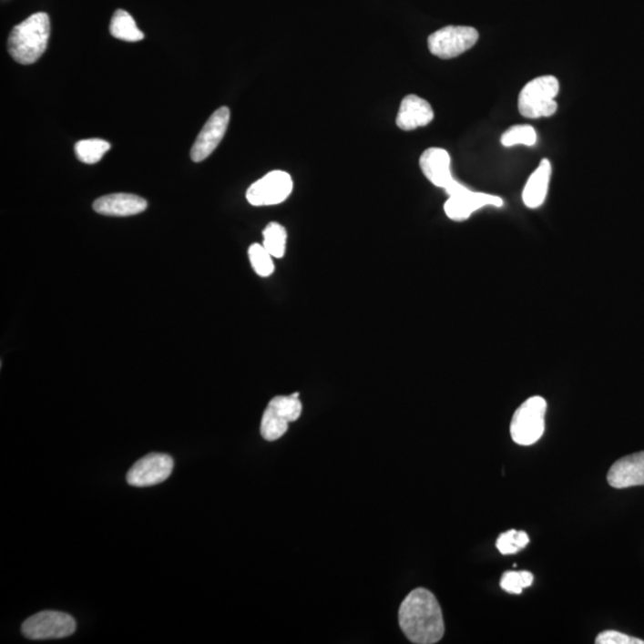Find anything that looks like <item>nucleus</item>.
Masks as SVG:
<instances>
[{
    "mask_svg": "<svg viewBox=\"0 0 644 644\" xmlns=\"http://www.w3.org/2000/svg\"><path fill=\"white\" fill-rule=\"evenodd\" d=\"M560 91L557 77L543 76L532 79L520 91L518 110L526 118H550L557 111L555 98Z\"/></svg>",
    "mask_w": 644,
    "mask_h": 644,
    "instance_id": "3",
    "label": "nucleus"
},
{
    "mask_svg": "<svg viewBox=\"0 0 644 644\" xmlns=\"http://www.w3.org/2000/svg\"><path fill=\"white\" fill-rule=\"evenodd\" d=\"M76 629V620L68 613L42 611L23 623L22 632L30 639H53L68 638Z\"/></svg>",
    "mask_w": 644,
    "mask_h": 644,
    "instance_id": "8",
    "label": "nucleus"
},
{
    "mask_svg": "<svg viewBox=\"0 0 644 644\" xmlns=\"http://www.w3.org/2000/svg\"><path fill=\"white\" fill-rule=\"evenodd\" d=\"M172 457L165 454H149L142 457L130 468L127 474V481L134 487H149L161 484L172 474Z\"/></svg>",
    "mask_w": 644,
    "mask_h": 644,
    "instance_id": "10",
    "label": "nucleus"
},
{
    "mask_svg": "<svg viewBox=\"0 0 644 644\" xmlns=\"http://www.w3.org/2000/svg\"><path fill=\"white\" fill-rule=\"evenodd\" d=\"M148 200L133 194H111L94 202L96 213L106 216H133L148 210Z\"/></svg>",
    "mask_w": 644,
    "mask_h": 644,
    "instance_id": "15",
    "label": "nucleus"
},
{
    "mask_svg": "<svg viewBox=\"0 0 644 644\" xmlns=\"http://www.w3.org/2000/svg\"><path fill=\"white\" fill-rule=\"evenodd\" d=\"M434 113L431 104L419 96L408 95L401 102L396 125L400 129L414 130L426 127L434 121Z\"/></svg>",
    "mask_w": 644,
    "mask_h": 644,
    "instance_id": "14",
    "label": "nucleus"
},
{
    "mask_svg": "<svg viewBox=\"0 0 644 644\" xmlns=\"http://www.w3.org/2000/svg\"><path fill=\"white\" fill-rule=\"evenodd\" d=\"M109 149V142L104 141L102 138H87V140L77 142L75 152L82 163L92 165L102 160L104 154Z\"/></svg>",
    "mask_w": 644,
    "mask_h": 644,
    "instance_id": "19",
    "label": "nucleus"
},
{
    "mask_svg": "<svg viewBox=\"0 0 644 644\" xmlns=\"http://www.w3.org/2000/svg\"><path fill=\"white\" fill-rule=\"evenodd\" d=\"M250 263L258 276L270 277L275 272V263L271 254L261 244H253L249 249Z\"/></svg>",
    "mask_w": 644,
    "mask_h": 644,
    "instance_id": "21",
    "label": "nucleus"
},
{
    "mask_svg": "<svg viewBox=\"0 0 644 644\" xmlns=\"http://www.w3.org/2000/svg\"><path fill=\"white\" fill-rule=\"evenodd\" d=\"M426 179L434 187L446 190L456 182L451 172V158L447 150L438 148L426 149L419 160Z\"/></svg>",
    "mask_w": 644,
    "mask_h": 644,
    "instance_id": "12",
    "label": "nucleus"
},
{
    "mask_svg": "<svg viewBox=\"0 0 644 644\" xmlns=\"http://www.w3.org/2000/svg\"><path fill=\"white\" fill-rule=\"evenodd\" d=\"M479 41V32L473 26H447L430 35L427 45L434 56L454 59L472 49Z\"/></svg>",
    "mask_w": 644,
    "mask_h": 644,
    "instance_id": "7",
    "label": "nucleus"
},
{
    "mask_svg": "<svg viewBox=\"0 0 644 644\" xmlns=\"http://www.w3.org/2000/svg\"><path fill=\"white\" fill-rule=\"evenodd\" d=\"M294 190V182L288 172H269L263 179L257 180L246 192V199L254 207L277 206L283 203Z\"/></svg>",
    "mask_w": 644,
    "mask_h": 644,
    "instance_id": "9",
    "label": "nucleus"
},
{
    "mask_svg": "<svg viewBox=\"0 0 644 644\" xmlns=\"http://www.w3.org/2000/svg\"><path fill=\"white\" fill-rule=\"evenodd\" d=\"M553 168L547 159L541 160L538 168L532 172L523 189L522 199L524 206L529 210H538L546 203Z\"/></svg>",
    "mask_w": 644,
    "mask_h": 644,
    "instance_id": "16",
    "label": "nucleus"
},
{
    "mask_svg": "<svg viewBox=\"0 0 644 644\" xmlns=\"http://www.w3.org/2000/svg\"><path fill=\"white\" fill-rule=\"evenodd\" d=\"M534 584V576L530 572H506L500 580L501 588L511 595H520L523 589Z\"/></svg>",
    "mask_w": 644,
    "mask_h": 644,
    "instance_id": "23",
    "label": "nucleus"
},
{
    "mask_svg": "<svg viewBox=\"0 0 644 644\" xmlns=\"http://www.w3.org/2000/svg\"><path fill=\"white\" fill-rule=\"evenodd\" d=\"M110 34L118 40L138 42L144 40L145 35L138 28L132 15L125 10H116L110 22Z\"/></svg>",
    "mask_w": 644,
    "mask_h": 644,
    "instance_id": "17",
    "label": "nucleus"
},
{
    "mask_svg": "<svg viewBox=\"0 0 644 644\" xmlns=\"http://www.w3.org/2000/svg\"><path fill=\"white\" fill-rule=\"evenodd\" d=\"M597 644H644L639 639L623 634V632L607 630L597 636Z\"/></svg>",
    "mask_w": 644,
    "mask_h": 644,
    "instance_id": "24",
    "label": "nucleus"
},
{
    "mask_svg": "<svg viewBox=\"0 0 644 644\" xmlns=\"http://www.w3.org/2000/svg\"><path fill=\"white\" fill-rule=\"evenodd\" d=\"M530 538L526 531L510 530L499 536L496 541L497 550L503 555L518 553L529 545Z\"/></svg>",
    "mask_w": 644,
    "mask_h": 644,
    "instance_id": "22",
    "label": "nucleus"
},
{
    "mask_svg": "<svg viewBox=\"0 0 644 644\" xmlns=\"http://www.w3.org/2000/svg\"><path fill=\"white\" fill-rule=\"evenodd\" d=\"M445 192L449 196L445 204V215L455 222L466 221L482 208L504 206V199L499 196L470 190L458 180L446 189Z\"/></svg>",
    "mask_w": 644,
    "mask_h": 644,
    "instance_id": "6",
    "label": "nucleus"
},
{
    "mask_svg": "<svg viewBox=\"0 0 644 644\" xmlns=\"http://www.w3.org/2000/svg\"><path fill=\"white\" fill-rule=\"evenodd\" d=\"M230 118V111L227 107H220L210 116L192 146L190 153L192 161L200 163L218 148L229 128Z\"/></svg>",
    "mask_w": 644,
    "mask_h": 644,
    "instance_id": "11",
    "label": "nucleus"
},
{
    "mask_svg": "<svg viewBox=\"0 0 644 644\" xmlns=\"http://www.w3.org/2000/svg\"><path fill=\"white\" fill-rule=\"evenodd\" d=\"M49 35L48 15L34 14L11 30L7 38V50L18 64L32 65L47 49Z\"/></svg>",
    "mask_w": 644,
    "mask_h": 644,
    "instance_id": "2",
    "label": "nucleus"
},
{
    "mask_svg": "<svg viewBox=\"0 0 644 644\" xmlns=\"http://www.w3.org/2000/svg\"><path fill=\"white\" fill-rule=\"evenodd\" d=\"M288 233L283 226L270 222L263 230V246L273 258L281 260L287 252Z\"/></svg>",
    "mask_w": 644,
    "mask_h": 644,
    "instance_id": "18",
    "label": "nucleus"
},
{
    "mask_svg": "<svg viewBox=\"0 0 644 644\" xmlns=\"http://www.w3.org/2000/svg\"><path fill=\"white\" fill-rule=\"evenodd\" d=\"M301 414L302 403L299 399V393L273 397L261 418V437L268 442H275L283 437L288 432L289 424L299 420Z\"/></svg>",
    "mask_w": 644,
    "mask_h": 644,
    "instance_id": "5",
    "label": "nucleus"
},
{
    "mask_svg": "<svg viewBox=\"0 0 644 644\" xmlns=\"http://www.w3.org/2000/svg\"><path fill=\"white\" fill-rule=\"evenodd\" d=\"M501 145L505 148H513L516 145L535 146L537 142V133L534 127L529 125L513 126L501 135Z\"/></svg>",
    "mask_w": 644,
    "mask_h": 644,
    "instance_id": "20",
    "label": "nucleus"
},
{
    "mask_svg": "<svg viewBox=\"0 0 644 644\" xmlns=\"http://www.w3.org/2000/svg\"><path fill=\"white\" fill-rule=\"evenodd\" d=\"M399 624L412 643L434 644L441 641L445 632L441 605L434 593L415 588L399 608Z\"/></svg>",
    "mask_w": 644,
    "mask_h": 644,
    "instance_id": "1",
    "label": "nucleus"
},
{
    "mask_svg": "<svg viewBox=\"0 0 644 644\" xmlns=\"http://www.w3.org/2000/svg\"><path fill=\"white\" fill-rule=\"evenodd\" d=\"M547 404L545 397L531 396L512 416L510 432L513 442L522 446L536 445L546 431Z\"/></svg>",
    "mask_w": 644,
    "mask_h": 644,
    "instance_id": "4",
    "label": "nucleus"
},
{
    "mask_svg": "<svg viewBox=\"0 0 644 644\" xmlns=\"http://www.w3.org/2000/svg\"><path fill=\"white\" fill-rule=\"evenodd\" d=\"M608 482L618 489L644 486V451L617 461L608 470Z\"/></svg>",
    "mask_w": 644,
    "mask_h": 644,
    "instance_id": "13",
    "label": "nucleus"
}]
</instances>
